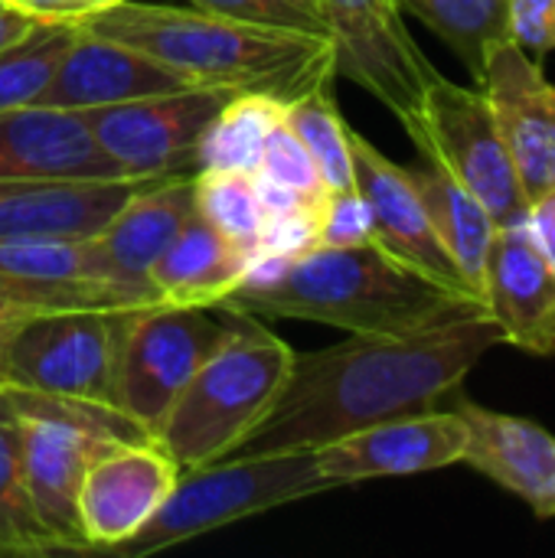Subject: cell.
<instances>
[{
	"label": "cell",
	"instance_id": "cell-1",
	"mask_svg": "<svg viewBox=\"0 0 555 558\" xmlns=\"http://www.w3.org/2000/svg\"><path fill=\"white\" fill-rule=\"evenodd\" d=\"M494 347L500 330L478 311L406 333H350L343 343L294 353L275 409L236 454L321 448L376 422L438 409Z\"/></svg>",
	"mask_w": 555,
	"mask_h": 558
},
{
	"label": "cell",
	"instance_id": "cell-2",
	"mask_svg": "<svg viewBox=\"0 0 555 558\" xmlns=\"http://www.w3.org/2000/svg\"><path fill=\"white\" fill-rule=\"evenodd\" d=\"M216 307L258 320H311L347 333H406L484 311L478 298L409 268L379 242L258 258Z\"/></svg>",
	"mask_w": 555,
	"mask_h": 558
},
{
	"label": "cell",
	"instance_id": "cell-3",
	"mask_svg": "<svg viewBox=\"0 0 555 558\" xmlns=\"http://www.w3.org/2000/svg\"><path fill=\"white\" fill-rule=\"evenodd\" d=\"M85 29L134 46L190 85L265 95L281 105L337 78L334 43L321 33L255 26L186 7L121 0L82 20Z\"/></svg>",
	"mask_w": 555,
	"mask_h": 558
},
{
	"label": "cell",
	"instance_id": "cell-4",
	"mask_svg": "<svg viewBox=\"0 0 555 558\" xmlns=\"http://www.w3.org/2000/svg\"><path fill=\"white\" fill-rule=\"evenodd\" d=\"M291 363L294 350L278 333L239 314V327L177 396L154 441L180 471L232 458L275 409Z\"/></svg>",
	"mask_w": 555,
	"mask_h": 558
},
{
	"label": "cell",
	"instance_id": "cell-5",
	"mask_svg": "<svg viewBox=\"0 0 555 558\" xmlns=\"http://www.w3.org/2000/svg\"><path fill=\"white\" fill-rule=\"evenodd\" d=\"M137 311L141 307H10L0 320V392L65 399L121 415V350Z\"/></svg>",
	"mask_w": 555,
	"mask_h": 558
},
{
	"label": "cell",
	"instance_id": "cell-6",
	"mask_svg": "<svg viewBox=\"0 0 555 558\" xmlns=\"http://www.w3.org/2000/svg\"><path fill=\"white\" fill-rule=\"evenodd\" d=\"M330 490L317 471L314 448L298 451H265V454H232L216 464L183 471L167 504L157 517L128 543L111 553L124 558H144L167 546L206 536L236 520L314 497Z\"/></svg>",
	"mask_w": 555,
	"mask_h": 558
},
{
	"label": "cell",
	"instance_id": "cell-7",
	"mask_svg": "<svg viewBox=\"0 0 555 558\" xmlns=\"http://www.w3.org/2000/svg\"><path fill=\"white\" fill-rule=\"evenodd\" d=\"M16 415L20 458L39 523L56 553H88L79 526V490L92 461L114 441L147 438L124 415L82 402L0 392Z\"/></svg>",
	"mask_w": 555,
	"mask_h": 558
},
{
	"label": "cell",
	"instance_id": "cell-8",
	"mask_svg": "<svg viewBox=\"0 0 555 558\" xmlns=\"http://www.w3.org/2000/svg\"><path fill=\"white\" fill-rule=\"evenodd\" d=\"M239 314L222 307L147 304L134 314L121 350L118 409L147 438H157L177 396L196 369L232 337Z\"/></svg>",
	"mask_w": 555,
	"mask_h": 558
},
{
	"label": "cell",
	"instance_id": "cell-9",
	"mask_svg": "<svg viewBox=\"0 0 555 558\" xmlns=\"http://www.w3.org/2000/svg\"><path fill=\"white\" fill-rule=\"evenodd\" d=\"M406 134L415 141L422 160L474 193L497 226L527 216L530 199L520 186L481 85L464 88L435 72L419 118L406 128Z\"/></svg>",
	"mask_w": 555,
	"mask_h": 558
},
{
	"label": "cell",
	"instance_id": "cell-10",
	"mask_svg": "<svg viewBox=\"0 0 555 558\" xmlns=\"http://www.w3.org/2000/svg\"><path fill=\"white\" fill-rule=\"evenodd\" d=\"M337 75L383 101L402 128L419 118L435 65L409 36L399 0H317Z\"/></svg>",
	"mask_w": 555,
	"mask_h": 558
},
{
	"label": "cell",
	"instance_id": "cell-11",
	"mask_svg": "<svg viewBox=\"0 0 555 558\" xmlns=\"http://www.w3.org/2000/svg\"><path fill=\"white\" fill-rule=\"evenodd\" d=\"M229 98L226 88L186 85L85 111V121L121 177H177L196 173L200 141Z\"/></svg>",
	"mask_w": 555,
	"mask_h": 558
},
{
	"label": "cell",
	"instance_id": "cell-12",
	"mask_svg": "<svg viewBox=\"0 0 555 558\" xmlns=\"http://www.w3.org/2000/svg\"><path fill=\"white\" fill-rule=\"evenodd\" d=\"M468 451V425L458 409H429L370 428L350 432L314 448L317 471L334 487L383 477L429 474L461 464Z\"/></svg>",
	"mask_w": 555,
	"mask_h": 558
},
{
	"label": "cell",
	"instance_id": "cell-13",
	"mask_svg": "<svg viewBox=\"0 0 555 558\" xmlns=\"http://www.w3.org/2000/svg\"><path fill=\"white\" fill-rule=\"evenodd\" d=\"M478 85L487 95L527 199L555 190V85L543 65L507 36L487 49Z\"/></svg>",
	"mask_w": 555,
	"mask_h": 558
},
{
	"label": "cell",
	"instance_id": "cell-14",
	"mask_svg": "<svg viewBox=\"0 0 555 558\" xmlns=\"http://www.w3.org/2000/svg\"><path fill=\"white\" fill-rule=\"evenodd\" d=\"M180 464L154 441H114L85 471L79 490V526L92 549H114L137 536L167 504Z\"/></svg>",
	"mask_w": 555,
	"mask_h": 558
},
{
	"label": "cell",
	"instance_id": "cell-15",
	"mask_svg": "<svg viewBox=\"0 0 555 558\" xmlns=\"http://www.w3.org/2000/svg\"><path fill=\"white\" fill-rule=\"evenodd\" d=\"M481 304L500 343L530 356H555V268L540 252L527 216L497 226Z\"/></svg>",
	"mask_w": 555,
	"mask_h": 558
},
{
	"label": "cell",
	"instance_id": "cell-16",
	"mask_svg": "<svg viewBox=\"0 0 555 558\" xmlns=\"http://www.w3.org/2000/svg\"><path fill=\"white\" fill-rule=\"evenodd\" d=\"M0 301L26 311L137 307L108 281L92 239L0 242Z\"/></svg>",
	"mask_w": 555,
	"mask_h": 558
},
{
	"label": "cell",
	"instance_id": "cell-17",
	"mask_svg": "<svg viewBox=\"0 0 555 558\" xmlns=\"http://www.w3.org/2000/svg\"><path fill=\"white\" fill-rule=\"evenodd\" d=\"M350 147H353V180L373 219V242H379L389 255H396L409 268L435 278L438 284L471 294L458 268L451 265L445 245L438 242V232L429 219L412 170L393 163L379 147H373L357 131L350 134Z\"/></svg>",
	"mask_w": 555,
	"mask_h": 558
},
{
	"label": "cell",
	"instance_id": "cell-18",
	"mask_svg": "<svg viewBox=\"0 0 555 558\" xmlns=\"http://www.w3.org/2000/svg\"><path fill=\"white\" fill-rule=\"evenodd\" d=\"M196 213V173L160 177L141 186L111 222L92 239L108 281L137 307L160 304L150 288V265Z\"/></svg>",
	"mask_w": 555,
	"mask_h": 558
},
{
	"label": "cell",
	"instance_id": "cell-19",
	"mask_svg": "<svg viewBox=\"0 0 555 558\" xmlns=\"http://www.w3.org/2000/svg\"><path fill=\"white\" fill-rule=\"evenodd\" d=\"M160 177L23 180L0 177V242L95 239L141 186Z\"/></svg>",
	"mask_w": 555,
	"mask_h": 558
},
{
	"label": "cell",
	"instance_id": "cell-20",
	"mask_svg": "<svg viewBox=\"0 0 555 558\" xmlns=\"http://www.w3.org/2000/svg\"><path fill=\"white\" fill-rule=\"evenodd\" d=\"M186 85L190 82L183 75L137 52L134 46L92 33L79 23V33L69 43L39 105L85 114L95 108H111V105H124L144 95H160V92H173Z\"/></svg>",
	"mask_w": 555,
	"mask_h": 558
},
{
	"label": "cell",
	"instance_id": "cell-21",
	"mask_svg": "<svg viewBox=\"0 0 555 558\" xmlns=\"http://www.w3.org/2000/svg\"><path fill=\"white\" fill-rule=\"evenodd\" d=\"M458 415L468 425V451L464 461L497 487L510 490L540 520L555 517V435L543 425L491 412L478 402L461 399Z\"/></svg>",
	"mask_w": 555,
	"mask_h": 558
},
{
	"label": "cell",
	"instance_id": "cell-22",
	"mask_svg": "<svg viewBox=\"0 0 555 558\" xmlns=\"http://www.w3.org/2000/svg\"><path fill=\"white\" fill-rule=\"evenodd\" d=\"M0 177L111 180L121 173L101 154L85 114L26 105L0 111Z\"/></svg>",
	"mask_w": 555,
	"mask_h": 558
},
{
	"label": "cell",
	"instance_id": "cell-23",
	"mask_svg": "<svg viewBox=\"0 0 555 558\" xmlns=\"http://www.w3.org/2000/svg\"><path fill=\"white\" fill-rule=\"evenodd\" d=\"M249 268L252 255L193 213L150 265L147 278L160 304L216 307L249 275Z\"/></svg>",
	"mask_w": 555,
	"mask_h": 558
},
{
	"label": "cell",
	"instance_id": "cell-24",
	"mask_svg": "<svg viewBox=\"0 0 555 558\" xmlns=\"http://www.w3.org/2000/svg\"><path fill=\"white\" fill-rule=\"evenodd\" d=\"M412 180L425 199L438 242L445 245L464 288L481 301L487 255L497 235V219L487 213V206L474 193H468L461 183H455L448 173H442L432 163H425L422 170H412Z\"/></svg>",
	"mask_w": 555,
	"mask_h": 558
},
{
	"label": "cell",
	"instance_id": "cell-25",
	"mask_svg": "<svg viewBox=\"0 0 555 558\" xmlns=\"http://www.w3.org/2000/svg\"><path fill=\"white\" fill-rule=\"evenodd\" d=\"M285 108L288 105L265 95H232L200 141L196 170H232L255 177L265 141L285 118Z\"/></svg>",
	"mask_w": 555,
	"mask_h": 558
},
{
	"label": "cell",
	"instance_id": "cell-26",
	"mask_svg": "<svg viewBox=\"0 0 555 558\" xmlns=\"http://www.w3.org/2000/svg\"><path fill=\"white\" fill-rule=\"evenodd\" d=\"M399 7L451 46L474 85L484 75L487 49L510 36V0H399Z\"/></svg>",
	"mask_w": 555,
	"mask_h": 558
},
{
	"label": "cell",
	"instance_id": "cell-27",
	"mask_svg": "<svg viewBox=\"0 0 555 558\" xmlns=\"http://www.w3.org/2000/svg\"><path fill=\"white\" fill-rule=\"evenodd\" d=\"M75 33L79 20H39L20 39L0 46V111L39 105Z\"/></svg>",
	"mask_w": 555,
	"mask_h": 558
},
{
	"label": "cell",
	"instance_id": "cell-28",
	"mask_svg": "<svg viewBox=\"0 0 555 558\" xmlns=\"http://www.w3.org/2000/svg\"><path fill=\"white\" fill-rule=\"evenodd\" d=\"M285 118H288L291 131L301 137L304 150L311 154L327 193L353 190L357 186V180H353V147H350L353 128L343 121V114L337 108L334 82H327V85L307 92L304 98L291 101L285 108Z\"/></svg>",
	"mask_w": 555,
	"mask_h": 558
},
{
	"label": "cell",
	"instance_id": "cell-29",
	"mask_svg": "<svg viewBox=\"0 0 555 558\" xmlns=\"http://www.w3.org/2000/svg\"><path fill=\"white\" fill-rule=\"evenodd\" d=\"M0 556H56V543L36 517L23 458L16 415L0 396Z\"/></svg>",
	"mask_w": 555,
	"mask_h": 558
},
{
	"label": "cell",
	"instance_id": "cell-30",
	"mask_svg": "<svg viewBox=\"0 0 555 558\" xmlns=\"http://www.w3.org/2000/svg\"><path fill=\"white\" fill-rule=\"evenodd\" d=\"M196 213L255 262V245L265 226V199L255 177L232 170H196Z\"/></svg>",
	"mask_w": 555,
	"mask_h": 558
},
{
	"label": "cell",
	"instance_id": "cell-31",
	"mask_svg": "<svg viewBox=\"0 0 555 558\" xmlns=\"http://www.w3.org/2000/svg\"><path fill=\"white\" fill-rule=\"evenodd\" d=\"M255 177L265 180V183H275L281 190H291V193H298V196H304L311 203H321L327 196V186L321 183V173H317L311 154L304 150L301 137L291 131L288 118H281L272 128Z\"/></svg>",
	"mask_w": 555,
	"mask_h": 558
},
{
	"label": "cell",
	"instance_id": "cell-32",
	"mask_svg": "<svg viewBox=\"0 0 555 558\" xmlns=\"http://www.w3.org/2000/svg\"><path fill=\"white\" fill-rule=\"evenodd\" d=\"M200 10L232 16L255 26H278V29H301V33H321L327 36L324 16L307 0H186Z\"/></svg>",
	"mask_w": 555,
	"mask_h": 558
},
{
	"label": "cell",
	"instance_id": "cell-33",
	"mask_svg": "<svg viewBox=\"0 0 555 558\" xmlns=\"http://www.w3.org/2000/svg\"><path fill=\"white\" fill-rule=\"evenodd\" d=\"M373 242V219L370 206L360 190L327 193L317 213V245H363Z\"/></svg>",
	"mask_w": 555,
	"mask_h": 558
},
{
	"label": "cell",
	"instance_id": "cell-34",
	"mask_svg": "<svg viewBox=\"0 0 555 558\" xmlns=\"http://www.w3.org/2000/svg\"><path fill=\"white\" fill-rule=\"evenodd\" d=\"M510 39L536 59L555 49V0H510Z\"/></svg>",
	"mask_w": 555,
	"mask_h": 558
},
{
	"label": "cell",
	"instance_id": "cell-35",
	"mask_svg": "<svg viewBox=\"0 0 555 558\" xmlns=\"http://www.w3.org/2000/svg\"><path fill=\"white\" fill-rule=\"evenodd\" d=\"M26 13H33L36 20H85L105 7H114L121 0H20Z\"/></svg>",
	"mask_w": 555,
	"mask_h": 558
},
{
	"label": "cell",
	"instance_id": "cell-36",
	"mask_svg": "<svg viewBox=\"0 0 555 558\" xmlns=\"http://www.w3.org/2000/svg\"><path fill=\"white\" fill-rule=\"evenodd\" d=\"M527 226L540 245V252L550 258V265L555 268V190L530 199L527 206Z\"/></svg>",
	"mask_w": 555,
	"mask_h": 558
},
{
	"label": "cell",
	"instance_id": "cell-37",
	"mask_svg": "<svg viewBox=\"0 0 555 558\" xmlns=\"http://www.w3.org/2000/svg\"><path fill=\"white\" fill-rule=\"evenodd\" d=\"M36 23H39V20H36L33 13L20 10V7H13V3H0V46L20 39V36H23L26 29H33Z\"/></svg>",
	"mask_w": 555,
	"mask_h": 558
},
{
	"label": "cell",
	"instance_id": "cell-38",
	"mask_svg": "<svg viewBox=\"0 0 555 558\" xmlns=\"http://www.w3.org/2000/svg\"><path fill=\"white\" fill-rule=\"evenodd\" d=\"M7 314H10V304H3V301H0V320H3Z\"/></svg>",
	"mask_w": 555,
	"mask_h": 558
},
{
	"label": "cell",
	"instance_id": "cell-39",
	"mask_svg": "<svg viewBox=\"0 0 555 558\" xmlns=\"http://www.w3.org/2000/svg\"><path fill=\"white\" fill-rule=\"evenodd\" d=\"M0 3H13V7H20V10H23V3H20V0H0Z\"/></svg>",
	"mask_w": 555,
	"mask_h": 558
},
{
	"label": "cell",
	"instance_id": "cell-40",
	"mask_svg": "<svg viewBox=\"0 0 555 558\" xmlns=\"http://www.w3.org/2000/svg\"><path fill=\"white\" fill-rule=\"evenodd\" d=\"M307 3H314V7H317V0H307Z\"/></svg>",
	"mask_w": 555,
	"mask_h": 558
}]
</instances>
